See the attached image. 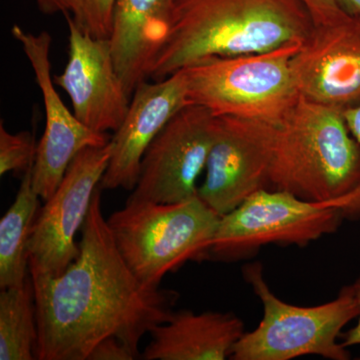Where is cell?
Returning <instances> with one entry per match:
<instances>
[{"label": "cell", "mask_w": 360, "mask_h": 360, "mask_svg": "<svg viewBox=\"0 0 360 360\" xmlns=\"http://www.w3.org/2000/svg\"><path fill=\"white\" fill-rule=\"evenodd\" d=\"M298 92L347 110L360 103V16L343 11L314 25L291 58Z\"/></svg>", "instance_id": "12"}, {"label": "cell", "mask_w": 360, "mask_h": 360, "mask_svg": "<svg viewBox=\"0 0 360 360\" xmlns=\"http://www.w3.org/2000/svg\"><path fill=\"white\" fill-rule=\"evenodd\" d=\"M101 191H94L75 262L58 276L30 271L39 333L35 359L89 360L110 336L139 356L142 338L174 314L179 293L143 285L116 248Z\"/></svg>", "instance_id": "1"}, {"label": "cell", "mask_w": 360, "mask_h": 360, "mask_svg": "<svg viewBox=\"0 0 360 360\" xmlns=\"http://www.w3.org/2000/svg\"><path fill=\"white\" fill-rule=\"evenodd\" d=\"M68 61L56 85L70 96L73 113L97 132L115 131L129 111L130 96L116 70L110 39H96L65 13Z\"/></svg>", "instance_id": "13"}, {"label": "cell", "mask_w": 360, "mask_h": 360, "mask_svg": "<svg viewBox=\"0 0 360 360\" xmlns=\"http://www.w3.org/2000/svg\"><path fill=\"white\" fill-rule=\"evenodd\" d=\"M343 111L300 94L277 124L270 189L328 203L360 186V144Z\"/></svg>", "instance_id": "3"}, {"label": "cell", "mask_w": 360, "mask_h": 360, "mask_svg": "<svg viewBox=\"0 0 360 360\" xmlns=\"http://www.w3.org/2000/svg\"><path fill=\"white\" fill-rule=\"evenodd\" d=\"M352 285H354L355 297H356L357 304L359 307V321L354 328L348 330L345 335H341L340 338H342L343 340L341 343L345 348L360 345V276Z\"/></svg>", "instance_id": "25"}, {"label": "cell", "mask_w": 360, "mask_h": 360, "mask_svg": "<svg viewBox=\"0 0 360 360\" xmlns=\"http://www.w3.org/2000/svg\"><path fill=\"white\" fill-rule=\"evenodd\" d=\"M311 15L314 25L326 22L345 11L338 0H302Z\"/></svg>", "instance_id": "24"}, {"label": "cell", "mask_w": 360, "mask_h": 360, "mask_svg": "<svg viewBox=\"0 0 360 360\" xmlns=\"http://www.w3.org/2000/svg\"><path fill=\"white\" fill-rule=\"evenodd\" d=\"M174 0H116L110 37L116 70L129 96L150 77L167 39Z\"/></svg>", "instance_id": "15"}, {"label": "cell", "mask_w": 360, "mask_h": 360, "mask_svg": "<svg viewBox=\"0 0 360 360\" xmlns=\"http://www.w3.org/2000/svg\"><path fill=\"white\" fill-rule=\"evenodd\" d=\"M44 13H70L77 25H82L84 18L85 0H37Z\"/></svg>", "instance_id": "23"}, {"label": "cell", "mask_w": 360, "mask_h": 360, "mask_svg": "<svg viewBox=\"0 0 360 360\" xmlns=\"http://www.w3.org/2000/svg\"><path fill=\"white\" fill-rule=\"evenodd\" d=\"M220 215L195 195L176 203L127 201L106 219L116 248L143 285L188 262L210 258Z\"/></svg>", "instance_id": "4"}, {"label": "cell", "mask_w": 360, "mask_h": 360, "mask_svg": "<svg viewBox=\"0 0 360 360\" xmlns=\"http://www.w3.org/2000/svg\"><path fill=\"white\" fill-rule=\"evenodd\" d=\"M136 355L115 336L105 338L90 354L89 360H134Z\"/></svg>", "instance_id": "22"}, {"label": "cell", "mask_w": 360, "mask_h": 360, "mask_svg": "<svg viewBox=\"0 0 360 360\" xmlns=\"http://www.w3.org/2000/svg\"><path fill=\"white\" fill-rule=\"evenodd\" d=\"M338 208L303 200L288 191L262 188L220 217L210 257L238 259L267 245L305 246L338 231Z\"/></svg>", "instance_id": "7"}, {"label": "cell", "mask_w": 360, "mask_h": 360, "mask_svg": "<svg viewBox=\"0 0 360 360\" xmlns=\"http://www.w3.org/2000/svg\"><path fill=\"white\" fill-rule=\"evenodd\" d=\"M37 144L34 135L25 130L11 134L0 123V175L9 172L20 174L21 177L34 163Z\"/></svg>", "instance_id": "19"}, {"label": "cell", "mask_w": 360, "mask_h": 360, "mask_svg": "<svg viewBox=\"0 0 360 360\" xmlns=\"http://www.w3.org/2000/svg\"><path fill=\"white\" fill-rule=\"evenodd\" d=\"M345 112V120L352 134L360 144V103L352 108H347ZM328 206L338 208L342 213L343 219L359 220L360 219V186L347 196L323 203Z\"/></svg>", "instance_id": "21"}, {"label": "cell", "mask_w": 360, "mask_h": 360, "mask_svg": "<svg viewBox=\"0 0 360 360\" xmlns=\"http://www.w3.org/2000/svg\"><path fill=\"white\" fill-rule=\"evenodd\" d=\"M314 20L302 0H174L151 79L212 58L302 44Z\"/></svg>", "instance_id": "2"}, {"label": "cell", "mask_w": 360, "mask_h": 360, "mask_svg": "<svg viewBox=\"0 0 360 360\" xmlns=\"http://www.w3.org/2000/svg\"><path fill=\"white\" fill-rule=\"evenodd\" d=\"M32 167L21 177L15 200L0 220L1 290L22 285L30 276L28 240L40 210V198L32 186Z\"/></svg>", "instance_id": "17"}, {"label": "cell", "mask_w": 360, "mask_h": 360, "mask_svg": "<svg viewBox=\"0 0 360 360\" xmlns=\"http://www.w3.org/2000/svg\"><path fill=\"white\" fill-rule=\"evenodd\" d=\"M236 314L191 310L174 312L169 321L151 330L144 360H224L245 335Z\"/></svg>", "instance_id": "16"}, {"label": "cell", "mask_w": 360, "mask_h": 360, "mask_svg": "<svg viewBox=\"0 0 360 360\" xmlns=\"http://www.w3.org/2000/svg\"><path fill=\"white\" fill-rule=\"evenodd\" d=\"M116 0H85L82 27L96 39H110Z\"/></svg>", "instance_id": "20"}, {"label": "cell", "mask_w": 360, "mask_h": 360, "mask_svg": "<svg viewBox=\"0 0 360 360\" xmlns=\"http://www.w3.org/2000/svg\"><path fill=\"white\" fill-rule=\"evenodd\" d=\"M37 323L32 276L20 286L0 292V359L33 360Z\"/></svg>", "instance_id": "18"}, {"label": "cell", "mask_w": 360, "mask_h": 360, "mask_svg": "<svg viewBox=\"0 0 360 360\" xmlns=\"http://www.w3.org/2000/svg\"><path fill=\"white\" fill-rule=\"evenodd\" d=\"M348 13L360 16V0H338Z\"/></svg>", "instance_id": "26"}, {"label": "cell", "mask_w": 360, "mask_h": 360, "mask_svg": "<svg viewBox=\"0 0 360 360\" xmlns=\"http://www.w3.org/2000/svg\"><path fill=\"white\" fill-rule=\"evenodd\" d=\"M276 127L262 120L215 116L205 179L198 195L220 217L269 186Z\"/></svg>", "instance_id": "9"}, {"label": "cell", "mask_w": 360, "mask_h": 360, "mask_svg": "<svg viewBox=\"0 0 360 360\" xmlns=\"http://www.w3.org/2000/svg\"><path fill=\"white\" fill-rule=\"evenodd\" d=\"M11 34L22 46L44 97L45 129L33 163L32 186L39 198L46 201L58 189L71 161L82 149L106 146L111 137L85 127L68 110L54 89L49 59L51 34L46 32L35 34L18 25L11 28Z\"/></svg>", "instance_id": "11"}, {"label": "cell", "mask_w": 360, "mask_h": 360, "mask_svg": "<svg viewBox=\"0 0 360 360\" xmlns=\"http://www.w3.org/2000/svg\"><path fill=\"white\" fill-rule=\"evenodd\" d=\"M111 153L110 141L82 149L71 161L58 189L35 217L28 240L30 271L58 276L78 257L79 243L75 238L108 169Z\"/></svg>", "instance_id": "8"}, {"label": "cell", "mask_w": 360, "mask_h": 360, "mask_svg": "<svg viewBox=\"0 0 360 360\" xmlns=\"http://www.w3.org/2000/svg\"><path fill=\"white\" fill-rule=\"evenodd\" d=\"M243 276L264 307L257 328L245 333L234 345V360H290L319 355L331 360L350 359L341 330L359 316L354 285L342 288L331 302L316 307H296L277 297L267 285L260 264L246 265Z\"/></svg>", "instance_id": "6"}, {"label": "cell", "mask_w": 360, "mask_h": 360, "mask_svg": "<svg viewBox=\"0 0 360 360\" xmlns=\"http://www.w3.org/2000/svg\"><path fill=\"white\" fill-rule=\"evenodd\" d=\"M214 118L196 104L181 108L144 153L139 180L127 201L176 203L198 195L196 181L212 148Z\"/></svg>", "instance_id": "10"}, {"label": "cell", "mask_w": 360, "mask_h": 360, "mask_svg": "<svg viewBox=\"0 0 360 360\" xmlns=\"http://www.w3.org/2000/svg\"><path fill=\"white\" fill-rule=\"evenodd\" d=\"M300 44L205 59L184 68L188 104L203 106L214 116L278 124L300 96L291 70Z\"/></svg>", "instance_id": "5"}, {"label": "cell", "mask_w": 360, "mask_h": 360, "mask_svg": "<svg viewBox=\"0 0 360 360\" xmlns=\"http://www.w3.org/2000/svg\"><path fill=\"white\" fill-rule=\"evenodd\" d=\"M187 101L184 70L155 80L141 82L135 89L129 111L111 136L112 153L101 179V189L134 191L141 160L151 142Z\"/></svg>", "instance_id": "14"}]
</instances>
